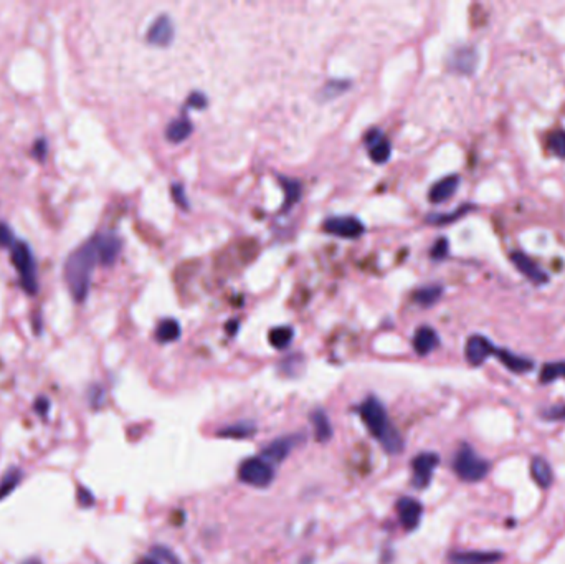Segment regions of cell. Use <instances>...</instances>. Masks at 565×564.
Segmentation results:
<instances>
[{
  "instance_id": "6da1fadb",
  "label": "cell",
  "mask_w": 565,
  "mask_h": 564,
  "mask_svg": "<svg viewBox=\"0 0 565 564\" xmlns=\"http://www.w3.org/2000/svg\"><path fill=\"white\" fill-rule=\"evenodd\" d=\"M96 263H99V255L94 239H90L88 242L83 243L66 259L63 275L74 301H83L88 296L91 275H93Z\"/></svg>"
},
{
  "instance_id": "7a4b0ae2",
  "label": "cell",
  "mask_w": 565,
  "mask_h": 564,
  "mask_svg": "<svg viewBox=\"0 0 565 564\" xmlns=\"http://www.w3.org/2000/svg\"><path fill=\"white\" fill-rule=\"evenodd\" d=\"M362 422L372 437L380 442L382 449L390 455H397L404 450V439L390 422L387 410L377 397H369L359 407Z\"/></svg>"
},
{
  "instance_id": "3957f363",
  "label": "cell",
  "mask_w": 565,
  "mask_h": 564,
  "mask_svg": "<svg viewBox=\"0 0 565 564\" xmlns=\"http://www.w3.org/2000/svg\"><path fill=\"white\" fill-rule=\"evenodd\" d=\"M453 470L463 482L476 483L486 479L491 470V463L481 459L468 443H461L453 459Z\"/></svg>"
},
{
  "instance_id": "277c9868",
  "label": "cell",
  "mask_w": 565,
  "mask_h": 564,
  "mask_svg": "<svg viewBox=\"0 0 565 564\" xmlns=\"http://www.w3.org/2000/svg\"><path fill=\"white\" fill-rule=\"evenodd\" d=\"M10 250V260L17 272H19L22 288L28 294H35L39 292V281H37L35 256H33L30 247H28V243L17 240Z\"/></svg>"
},
{
  "instance_id": "5b68a950",
  "label": "cell",
  "mask_w": 565,
  "mask_h": 564,
  "mask_svg": "<svg viewBox=\"0 0 565 564\" xmlns=\"http://www.w3.org/2000/svg\"><path fill=\"white\" fill-rule=\"evenodd\" d=\"M275 479V470L271 463L261 457H250L243 460L238 467V480L245 485L256 488H267Z\"/></svg>"
},
{
  "instance_id": "8992f818",
  "label": "cell",
  "mask_w": 565,
  "mask_h": 564,
  "mask_svg": "<svg viewBox=\"0 0 565 564\" xmlns=\"http://www.w3.org/2000/svg\"><path fill=\"white\" fill-rule=\"evenodd\" d=\"M440 457L435 452H423L412 460V483L415 488L423 490L431 483L435 468L438 467Z\"/></svg>"
},
{
  "instance_id": "52a82bcc",
  "label": "cell",
  "mask_w": 565,
  "mask_h": 564,
  "mask_svg": "<svg viewBox=\"0 0 565 564\" xmlns=\"http://www.w3.org/2000/svg\"><path fill=\"white\" fill-rule=\"evenodd\" d=\"M327 234L342 239H359L365 232L364 223L357 217H331L322 223Z\"/></svg>"
},
{
  "instance_id": "ba28073f",
  "label": "cell",
  "mask_w": 565,
  "mask_h": 564,
  "mask_svg": "<svg viewBox=\"0 0 565 564\" xmlns=\"http://www.w3.org/2000/svg\"><path fill=\"white\" fill-rule=\"evenodd\" d=\"M493 354H496V348L488 338L481 334L469 336L464 346V358L471 366H481Z\"/></svg>"
},
{
  "instance_id": "9c48e42d",
  "label": "cell",
  "mask_w": 565,
  "mask_h": 564,
  "mask_svg": "<svg viewBox=\"0 0 565 564\" xmlns=\"http://www.w3.org/2000/svg\"><path fill=\"white\" fill-rule=\"evenodd\" d=\"M93 239L98 248L99 263L105 265V267L113 265L116 260H118L119 254H121V248H123L121 239H119L116 234H111V232L98 234V235H94Z\"/></svg>"
},
{
  "instance_id": "30bf717a",
  "label": "cell",
  "mask_w": 565,
  "mask_h": 564,
  "mask_svg": "<svg viewBox=\"0 0 565 564\" xmlns=\"http://www.w3.org/2000/svg\"><path fill=\"white\" fill-rule=\"evenodd\" d=\"M397 513H398V520L407 532H413V530L418 528L422 521L423 515V507L418 500L410 498V496H402L400 500L397 501Z\"/></svg>"
},
{
  "instance_id": "8fae6325",
  "label": "cell",
  "mask_w": 565,
  "mask_h": 564,
  "mask_svg": "<svg viewBox=\"0 0 565 564\" xmlns=\"http://www.w3.org/2000/svg\"><path fill=\"white\" fill-rule=\"evenodd\" d=\"M174 35H176V30H174V22L170 20V17L161 15L149 27L147 41L156 47H167L172 43Z\"/></svg>"
},
{
  "instance_id": "7c38bea8",
  "label": "cell",
  "mask_w": 565,
  "mask_h": 564,
  "mask_svg": "<svg viewBox=\"0 0 565 564\" xmlns=\"http://www.w3.org/2000/svg\"><path fill=\"white\" fill-rule=\"evenodd\" d=\"M477 53L473 47H458L451 52L448 66L456 73L471 74L476 70Z\"/></svg>"
},
{
  "instance_id": "4fadbf2b",
  "label": "cell",
  "mask_w": 565,
  "mask_h": 564,
  "mask_svg": "<svg viewBox=\"0 0 565 564\" xmlns=\"http://www.w3.org/2000/svg\"><path fill=\"white\" fill-rule=\"evenodd\" d=\"M504 558L500 551H455L450 554V564H496Z\"/></svg>"
},
{
  "instance_id": "5bb4252c",
  "label": "cell",
  "mask_w": 565,
  "mask_h": 564,
  "mask_svg": "<svg viewBox=\"0 0 565 564\" xmlns=\"http://www.w3.org/2000/svg\"><path fill=\"white\" fill-rule=\"evenodd\" d=\"M367 151L371 159L376 164H384L390 159V154H392V146H390V141L382 134L380 131H371L367 136Z\"/></svg>"
},
{
  "instance_id": "9a60e30c",
  "label": "cell",
  "mask_w": 565,
  "mask_h": 564,
  "mask_svg": "<svg viewBox=\"0 0 565 564\" xmlns=\"http://www.w3.org/2000/svg\"><path fill=\"white\" fill-rule=\"evenodd\" d=\"M298 437L291 435V437H281L276 439L269 443L268 447H265L263 452H261V459H265L269 463H280L289 455V452L294 449L296 445Z\"/></svg>"
},
{
  "instance_id": "2e32d148",
  "label": "cell",
  "mask_w": 565,
  "mask_h": 564,
  "mask_svg": "<svg viewBox=\"0 0 565 564\" xmlns=\"http://www.w3.org/2000/svg\"><path fill=\"white\" fill-rule=\"evenodd\" d=\"M511 260L516 265L517 270L521 272L522 275H526L531 281H534V283L541 285L549 281V276H547L546 273L529 259V256L522 254V252H513V254H511Z\"/></svg>"
},
{
  "instance_id": "e0dca14e",
  "label": "cell",
  "mask_w": 565,
  "mask_h": 564,
  "mask_svg": "<svg viewBox=\"0 0 565 564\" xmlns=\"http://www.w3.org/2000/svg\"><path fill=\"white\" fill-rule=\"evenodd\" d=\"M440 344V338L436 334V331L430 326H422L418 328L417 333L413 336V350L417 351V354L427 356L430 354L431 351L436 350Z\"/></svg>"
},
{
  "instance_id": "ac0fdd59",
  "label": "cell",
  "mask_w": 565,
  "mask_h": 564,
  "mask_svg": "<svg viewBox=\"0 0 565 564\" xmlns=\"http://www.w3.org/2000/svg\"><path fill=\"white\" fill-rule=\"evenodd\" d=\"M531 476H533L534 482L541 488H544V490L554 483V472H552L551 463L544 457H541V455H535V457L531 460Z\"/></svg>"
},
{
  "instance_id": "d6986e66",
  "label": "cell",
  "mask_w": 565,
  "mask_h": 564,
  "mask_svg": "<svg viewBox=\"0 0 565 564\" xmlns=\"http://www.w3.org/2000/svg\"><path fill=\"white\" fill-rule=\"evenodd\" d=\"M460 184V177L458 176H448L443 177L442 181H438L433 188L430 189V194H428V199L433 204H442V202L448 201L453 194L456 192Z\"/></svg>"
},
{
  "instance_id": "ffe728a7",
  "label": "cell",
  "mask_w": 565,
  "mask_h": 564,
  "mask_svg": "<svg viewBox=\"0 0 565 564\" xmlns=\"http://www.w3.org/2000/svg\"><path fill=\"white\" fill-rule=\"evenodd\" d=\"M496 356H497V359H500L501 363L509 369V371L516 372V374H522V372L531 371V369L534 367L533 361L527 358H522V356L514 354V352H511L508 350H496Z\"/></svg>"
},
{
  "instance_id": "44dd1931",
  "label": "cell",
  "mask_w": 565,
  "mask_h": 564,
  "mask_svg": "<svg viewBox=\"0 0 565 564\" xmlns=\"http://www.w3.org/2000/svg\"><path fill=\"white\" fill-rule=\"evenodd\" d=\"M192 130L194 126L189 119H174V121H170L167 124V128H165V138H167L170 143H182V141H185L190 134H192Z\"/></svg>"
},
{
  "instance_id": "7402d4cb",
  "label": "cell",
  "mask_w": 565,
  "mask_h": 564,
  "mask_svg": "<svg viewBox=\"0 0 565 564\" xmlns=\"http://www.w3.org/2000/svg\"><path fill=\"white\" fill-rule=\"evenodd\" d=\"M311 422L314 427V437L318 442H327L332 437V425L324 410H314L311 414Z\"/></svg>"
},
{
  "instance_id": "603a6c76",
  "label": "cell",
  "mask_w": 565,
  "mask_h": 564,
  "mask_svg": "<svg viewBox=\"0 0 565 564\" xmlns=\"http://www.w3.org/2000/svg\"><path fill=\"white\" fill-rule=\"evenodd\" d=\"M181 336V325L172 318L162 319L156 330V339L159 343H172Z\"/></svg>"
},
{
  "instance_id": "cb8c5ba5",
  "label": "cell",
  "mask_w": 565,
  "mask_h": 564,
  "mask_svg": "<svg viewBox=\"0 0 565 564\" xmlns=\"http://www.w3.org/2000/svg\"><path fill=\"white\" fill-rule=\"evenodd\" d=\"M256 432V427L251 422H238V424L228 425L220 429L217 435L223 439H248Z\"/></svg>"
},
{
  "instance_id": "d4e9b609",
  "label": "cell",
  "mask_w": 565,
  "mask_h": 564,
  "mask_svg": "<svg viewBox=\"0 0 565 564\" xmlns=\"http://www.w3.org/2000/svg\"><path fill=\"white\" fill-rule=\"evenodd\" d=\"M293 338H294V331H293V328H289V326L273 328L268 334L269 343H271V346L276 348V350H285V348L293 341Z\"/></svg>"
},
{
  "instance_id": "484cf974",
  "label": "cell",
  "mask_w": 565,
  "mask_h": 564,
  "mask_svg": "<svg viewBox=\"0 0 565 564\" xmlns=\"http://www.w3.org/2000/svg\"><path fill=\"white\" fill-rule=\"evenodd\" d=\"M442 293H443V288L440 285H428V286H423V288L420 290H417L413 294V298L418 305L431 306L440 300Z\"/></svg>"
},
{
  "instance_id": "4316f807",
  "label": "cell",
  "mask_w": 565,
  "mask_h": 564,
  "mask_svg": "<svg viewBox=\"0 0 565 564\" xmlns=\"http://www.w3.org/2000/svg\"><path fill=\"white\" fill-rule=\"evenodd\" d=\"M564 377L565 379V361H557V363H547L544 364L539 381L542 384H549L552 381Z\"/></svg>"
},
{
  "instance_id": "83f0119b",
  "label": "cell",
  "mask_w": 565,
  "mask_h": 564,
  "mask_svg": "<svg viewBox=\"0 0 565 564\" xmlns=\"http://www.w3.org/2000/svg\"><path fill=\"white\" fill-rule=\"evenodd\" d=\"M281 184L286 194V202L285 205H282V209L286 210L293 204H296L299 197H301V184L294 179H288V177H281Z\"/></svg>"
},
{
  "instance_id": "f1b7e54d",
  "label": "cell",
  "mask_w": 565,
  "mask_h": 564,
  "mask_svg": "<svg viewBox=\"0 0 565 564\" xmlns=\"http://www.w3.org/2000/svg\"><path fill=\"white\" fill-rule=\"evenodd\" d=\"M547 148H549V151L554 156L565 159V131H551L549 136H547Z\"/></svg>"
},
{
  "instance_id": "f546056e",
  "label": "cell",
  "mask_w": 565,
  "mask_h": 564,
  "mask_svg": "<svg viewBox=\"0 0 565 564\" xmlns=\"http://www.w3.org/2000/svg\"><path fill=\"white\" fill-rule=\"evenodd\" d=\"M20 479H22V474H20L17 468L10 470L6 476H3L2 482H0V500H3L7 495H10V493L15 490L17 485L20 483Z\"/></svg>"
},
{
  "instance_id": "4dcf8cb0",
  "label": "cell",
  "mask_w": 565,
  "mask_h": 564,
  "mask_svg": "<svg viewBox=\"0 0 565 564\" xmlns=\"http://www.w3.org/2000/svg\"><path fill=\"white\" fill-rule=\"evenodd\" d=\"M471 209H473V205L468 204V205L460 207V209H456L453 214H446V215H430V217H428L427 221L431 222V223H436V225H443V223L453 222V221H456V219L463 217V215L466 214L468 210H471Z\"/></svg>"
},
{
  "instance_id": "1f68e13d",
  "label": "cell",
  "mask_w": 565,
  "mask_h": 564,
  "mask_svg": "<svg viewBox=\"0 0 565 564\" xmlns=\"http://www.w3.org/2000/svg\"><path fill=\"white\" fill-rule=\"evenodd\" d=\"M15 237L14 232H12L10 227L7 225L6 222H0V247L2 248H12L15 245Z\"/></svg>"
},
{
  "instance_id": "d6a6232c",
  "label": "cell",
  "mask_w": 565,
  "mask_h": 564,
  "mask_svg": "<svg viewBox=\"0 0 565 564\" xmlns=\"http://www.w3.org/2000/svg\"><path fill=\"white\" fill-rule=\"evenodd\" d=\"M448 250H450V243H448L446 239H438L433 247H431V259L435 260H442L448 255Z\"/></svg>"
},
{
  "instance_id": "836d02e7",
  "label": "cell",
  "mask_w": 565,
  "mask_h": 564,
  "mask_svg": "<svg viewBox=\"0 0 565 564\" xmlns=\"http://www.w3.org/2000/svg\"><path fill=\"white\" fill-rule=\"evenodd\" d=\"M349 88V83L347 81H342V80H334V81H329L326 85V88H324V93H326V97H336V94H340L344 93Z\"/></svg>"
},
{
  "instance_id": "e575fe53",
  "label": "cell",
  "mask_w": 565,
  "mask_h": 564,
  "mask_svg": "<svg viewBox=\"0 0 565 564\" xmlns=\"http://www.w3.org/2000/svg\"><path fill=\"white\" fill-rule=\"evenodd\" d=\"M542 417L546 419V421H565V404L546 409L542 412Z\"/></svg>"
},
{
  "instance_id": "d590c367",
  "label": "cell",
  "mask_w": 565,
  "mask_h": 564,
  "mask_svg": "<svg viewBox=\"0 0 565 564\" xmlns=\"http://www.w3.org/2000/svg\"><path fill=\"white\" fill-rule=\"evenodd\" d=\"M154 553L157 554L161 559H164L167 564H181V559H178L176 554L172 553L169 548H162V546H156L154 548Z\"/></svg>"
},
{
  "instance_id": "8d00e7d4",
  "label": "cell",
  "mask_w": 565,
  "mask_h": 564,
  "mask_svg": "<svg viewBox=\"0 0 565 564\" xmlns=\"http://www.w3.org/2000/svg\"><path fill=\"white\" fill-rule=\"evenodd\" d=\"M172 196H174V201H176L178 205L184 207V209H187V207H189V202H187L184 188H182L181 184H174V185H172Z\"/></svg>"
},
{
  "instance_id": "74e56055",
  "label": "cell",
  "mask_w": 565,
  "mask_h": 564,
  "mask_svg": "<svg viewBox=\"0 0 565 564\" xmlns=\"http://www.w3.org/2000/svg\"><path fill=\"white\" fill-rule=\"evenodd\" d=\"M47 151H48L47 141H45L43 138L37 139L35 144H33V156H35L37 159H43V157L47 156Z\"/></svg>"
},
{
  "instance_id": "f35d334b",
  "label": "cell",
  "mask_w": 565,
  "mask_h": 564,
  "mask_svg": "<svg viewBox=\"0 0 565 564\" xmlns=\"http://www.w3.org/2000/svg\"><path fill=\"white\" fill-rule=\"evenodd\" d=\"M78 501H80L81 507H91V505L94 503L93 493H91L90 490H86V488L80 487V490H78Z\"/></svg>"
},
{
  "instance_id": "ab89813d",
  "label": "cell",
  "mask_w": 565,
  "mask_h": 564,
  "mask_svg": "<svg viewBox=\"0 0 565 564\" xmlns=\"http://www.w3.org/2000/svg\"><path fill=\"white\" fill-rule=\"evenodd\" d=\"M189 105L194 106V108H198V110H202V108H205V105H207V99L202 93H194L192 97L189 98Z\"/></svg>"
},
{
  "instance_id": "60d3db41",
  "label": "cell",
  "mask_w": 565,
  "mask_h": 564,
  "mask_svg": "<svg viewBox=\"0 0 565 564\" xmlns=\"http://www.w3.org/2000/svg\"><path fill=\"white\" fill-rule=\"evenodd\" d=\"M37 409H40L41 414L47 412V409H48V401H47V399L37 401Z\"/></svg>"
},
{
  "instance_id": "b9f144b4",
  "label": "cell",
  "mask_w": 565,
  "mask_h": 564,
  "mask_svg": "<svg viewBox=\"0 0 565 564\" xmlns=\"http://www.w3.org/2000/svg\"><path fill=\"white\" fill-rule=\"evenodd\" d=\"M238 328V321H232L227 325V330H228V334H235V330Z\"/></svg>"
},
{
  "instance_id": "7bdbcfd3",
  "label": "cell",
  "mask_w": 565,
  "mask_h": 564,
  "mask_svg": "<svg viewBox=\"0 0 565 564\" xmlns=\"http://www.w3.org/2000/svg\"><path fill=\"white\" fill-rule=\"evenodd\" d=\"M136 564H161V563L156 561V559H151V558H143V559H139V561Z\"/></svg>"
},
{
  "instance_id": "ee69618b",
  "label": "cell",
  "mask_w": 565,
  "mask_h": 564,
  "mask_svg": "<svg viewBox=\"0 0 565 564\" xmlns=\"http://www.w3.org/2000/svg\"><path fill=\"white\" fill-rule=\"evenodd\" d=\"M22 564H43L40 561V559H37V558H30V559H27V561H23Z\"/></svg>"
}]
</instances>
